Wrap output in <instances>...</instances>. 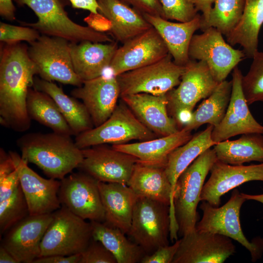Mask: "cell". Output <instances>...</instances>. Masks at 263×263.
<instances>
[{"mask_svg":"<svg viewBox=\"0 0 263 263\" xmlns=\"http://www.w3.org/2000/svg\"><path fill=\"white\" fill-rule=\"evenodd\" d=\"M5 44L0 50V123L23 132L31 125L27 97L38 72L26 45L19 42Z\"/></svg>","mask_w":263,"mask_h":263,"instance_id":"1","label":"cell"},{"mask_svg":"<svg viewBox=\"0 0 263 263\" xmlns=\"http://www.w3.org/2000/svg\"><path fill=\"white\" fill-rule=\"evenodd\" d=\"M17 144L21 158L37 166L50 178L62 179L83 160L81 149L70 136L54 132L26 134L18 139Z\"/></svg>","mask_w":263,"mask_h":263,"instance_id":"2","label":"cell"},{"mask_svg":"<svg viewBox=\"0 0 263 263\" xmlns=\"http://www.w3.org/2000/svg\"><path fill=\"white\" fill-rule=\"evenodd\" d=\"M217 160L214 149L209 148L195 159L178 178L170 217L171 241L195 229L198 218L197 207L201 201L202 188L207 175Z\"/></svg>","mask_w":263,"mask_h":263,"instance_id":"3","label":"cell"},{"mask_svg":"<svg viewBox=\"0 0 263 263\" xmlns=\"http://www.w3.org/2000/svg\"><path fill=\"white\" fill-rule=\"evenodd\" d=\"M19 5H26L35 13L37 22L24 23L42 35L64 38L70 42H113L106 33L89 26L77 24L68 17L59 0H14Z\"/></svg>","mask_w":263,"mask_h":263,"instance_id":"4","label":"cell"},{"mask_svg":"<svg viewBox=\"0 0 263 263\" xmlns=\"http://www.w3.org/2000/svg\"><path fill=\"white\" fill-rule=\"evenodd\" d=\"M92 239L91 222H87L61 207L53 212L40 244V257L81 254Z\"/></svg>","mask_w":263,"mask_h":263,"instance_id":"5","label":"cell"},{"mask_svg":"<svg viewBox=\"0 0 263 263\" xmlns=\"http://www.w3.org/2000/svg\"><path fill=\"white\" fill-rule=\"evenodd\" d=\"M246 200L235 189L228 201L221 207L203 201L200 206L203 217L196 225L199 231L218 234L233 239L247 249L252 262L260 259L263 253V239L249 241L244 235L240 223L241 207Z\"/></svg>","mask_w":263,"mask_h":263,"instance_id":"6","label":"cell"},{"mask_svg":"<svg viewBox=\"0 0 263 263\" xmlns=\"http://www.w3.org/2000/svg\"><path fill=\"white\" fill-rule=\"evenodd\" d=\"M157 136L123 102L116 105L103 123L76 135L75 141L77 147L82 150L105 144H125L132 140L147 141Z\"/></svg>","mask_w":263,"mask_h":263,"instance_id":"7","label":"cell"},{"mask_svg":"<svg viewBox=\"0 0 263 263\" xmlns=\"http://www.w3.org/2000/svg\"><path fill=\"white\" fill-rule=\"evenodd\" d=\"M170 227L169 205L138 197L128 235L145 255L153 253L161 246L169 245Z\"/></svg>","mask_w":263,"mask_h":263,"instance_id":"8","label":"cell"},{"mask_svg":"<svg viewBox=\"0 0 263 263\" xmlns=\"http://www.w3.org/2000/svg\"><path fill=\"white\" fill-rule=\"evenodd\" d=\"M70 43L64 38L43 35L30 43L28 54L41 79L77 87L82 85L74 70Z\"/></svg>","mask_w":263,"mask_h":263,"instance_id":"9","label":"cell"},{"mask_svg":"<svg viewBox=\"0 0 263 263\" xmlns=\"http://www.w3.org/2000/svg\"><path fill=\"white\" fill-rule=\"evenodd\" d=\"M185 70V66L176 64L169 54L158 61L115 76L120 96L138 93L162 95L179 85Z\"/></svg>","mask_w":263,"mask_h":263,"instance_id":"10","label":"cell"},{"mask_svg":"<svg viewBox=\"0 0 263 263\" xmlns=\"http://www.w3.org/2000/svg\"><path fill=\"white\" fill-rule=\"evenodd\" d=\"M202 31L191 38L188 48L189 59L205 61L214 78L220 83L225 80L245 55L243 50L234 49L226 43L216 28L210 27Z\"/></svg>","mask_w":263,"mask_h":263,"instance_id":"11","label":"cell"},{"mask_svg":"<svg viewBox=\"0 0 263 263\" xmlns=\"http://www.w3.org/2000/svg\"><path fill=\"white\" fill-rule=\"evenodd\" d=\"M218 83L204 61L190 60L177 87L168 93V110L174 119L182 112H193L196 104L209 96Z\"/></svg>","mask_w":263,"mask_h":263,"instance_id":"12","label":"cell"},{"mask_svg":"<svg viewBox=\"0 0 263 263\" xmlns=\"http://www.w3.org/2000/svg\"><path fill=\"white\" fill-rule=\"evenodd\" d=\"M60 182L58 197L61 206L84 220L105 221L97 180L81 171L65 177Z\"/></svg>","mask_w":263,"mask_h":263,"instance_id":"13","label":"cell"},{"mask_svg":"<svg viewBox=\"0 0 263 263\" xmlns=\"http://www.w3.org/2000/svg\"><path fill=\"white\" fill-rule=\"evenodd\" d=\"M78 168L98 181L128 185L137 159L130 154L99 145L81 150Z\"/></svg>","mask_w":263,"mask_h":263,"instance_id":"14","label":"cell"},{"mask_svg":"<svg viewBox=\"0 0 263 263\" xmlns=\"http://www.w3.org/2000/svg\"><path fill=\"white\" fill-rule=\"evenodd\" d=\"M169 54L163 39L152 26L118 48L109 68L117 76L158 61Z\"/></svg>","mask_w":263,"mask_h":263,"instance_id":"15","label":"cell"},{"mask_svg":"<svg viewBox=\"0 0 263 263\" xmlns=\"http://www.w3.org/2000/svg\"><path fill=\"white\" fill-rule=\"evenodd\" d=\"M243 76L238 66L233 70L231 94L227 110L221 122L213 127L211 133L212 139L216 144L237 135L263 134V125L253 117L245 98Z\"/></svg>","mask_w":263,"mask_h":263,"instance_id":"16","label":"cell"},{"mask_svg":"<svg viewBox=\"0 0 263 263\" xmlns=\"http://www.w3.org/2000/svg\"><path fill=\"white\" fill-rule=\"evenodd\" d=\"M235 252L231 238L195 228L180 239L172 263H222Z\"/></svg>","mask_w":263,"mask_h":263,"instance_id":"17","label":"cell"},{"mask_svg":"<svg viewBox=\"0 0 263 263\" xmlns=\"http://www.w3.org/2000/svg\"><path fill=\"white\" fill-rule=\"evenodd\" d=\"M53 218V213L28 215L4 234L1 245L19 263H33L40 257V244Z\"/></svg>","mask_w":263,"mask_h":263,"instance_id":"18","label":"cell"},{"mask_svg":"<svg viewBox=\"0 0 263 263\" xmlns=\"http://www.w3.org/2000/svg\"><path fill=\"white\" fill-rule=\"evenodd\" d=\"M210 171V177L202 188L201 200L215 207H219L221 197L230 190L249 181L263 182V163L232 165L217 160Z\"/></svg>","mask_w":263,"mask_h":263,"instance_id":"19","label":"cell"},{"mask_svg":"<svg viewBox=\"0 0 263 263\" xmlns=\"http://www.w3.org/2000/svg\"><path fill=\"white\" fill-rule=\"evenodd\" d=\"M71 95L82 100L93 125L103 123L114 110L120 96L119 85L115 76L103 75L83 81L81 86L72 91Z\"/></svg>","mask_w":263,"mask_h":263,"instance_id":"20","label":"cell"},{"mask_svg":"<svg viewBox=\"0 0 263 263\" xmlns=\"http://www.w3.org/2000/svg\"><path fill=\"white\" fill-rule=\"evenodd\" d=\"M120 96L139 121L157 136H168L180 130L169 114L166 94L138 93Z\"/></svg>","mask_w":263,"mask_h":263,"instance_id":"21","label":"cell"},{"mask_svg":"<svg viewBox=\"0 0 263 263\" xmlns=\"http://www.w3.org/2000/svg\"><path fill=\"white\" fill-rule=\"evenodd\" d=\"M27 164L21 158L18 168L20 184L28 204L29 214L53 213L61 207L58 197L60 181L42 177L30 169Z\"/></svg>","mask_w":263,"mask_h":263,"instance_id":"22","label":"cell"},{"mask_svg":"<svg viewBox=\"0 0 263 263\" xmlns=\"http://www.w3.org/2000/svg\"><path fill=\"white\" fill-rule=\"evenodd\" d=\"M142 15L157 30L173 61L179 65L185 66L190 60L188 56L189 46L195 32L200 29L201 15L198 14L188 22H175L160 16Z\"/></svg>","mask_w":263,"mask_h":263,"instance_id":"23","label":"cell"},{"mask_svg":"<svg viewBox=\"0 0 263 263\" xmlns=\"http://www.w3.org/2000/svg\"><path fill=\"white\" fill-rule=\"evenodd\" d=\"M106 224L129 232L134 206L138 196L127 185L98 182Z\"/></svg>","mask_w":263,"mask_h":263,"instance_id":"24","label":"cell"},{"mask_svg":"<svg viewBox=\"0 0 263 263\" xmlns=\"http://www.w3.org/2000/svg\"><path fill=\"white\" fill-rule=\"evenodd\" d=\"M116 42L108 43L84 41L70 42V49L74 70L83 81L103 75L109 68L118 48Z\"/></svg>","mask_w":263,"mask_h":263,"instance_id":"25","label":"cell"},{"mask_svg":"<svg viewBox=\"0 0 263 263\" xmlns=\"http://www.w3.org/2000/svg\"><path fill=\"white\" fill-rule=\"evenodd\" d=\"M97 3L98 12L111 22L109 32L122 43L152 27L142 13L120 0H97Z\"/></svg>","mask_w":263,"mask_h":263,"instance_id":"26","label":"cell"},{"mask_svg":"<svg viewBox=\"0 0 263 263\" xmlns=\"http://www.w3.org/2000/svg\"><path fill=\"white\" fill-rule=\"evenodd\" d=\"M191 132L182 129L168 136L134 143L113 145L112 147L135 157L143 163L165 168L169 154L192 138Z\"/></svg>","mask_w":263,"mask_h":263,"instance_id":"27","label":"cell"},{"mask_svg":"<svg viewBox=\"0 0 263 263\" xmlns=\"http://www.w3.org/2000/svg\"><path fill=\"white\" fill-rule=\"evenodd\" d=\"M138 196L169 206L172 203L171 184L165 168L143 163L137 160L128 185Z\"/></svg>","mask_w":263,"mask_h":263,"instance_id":"28","label":"cell"},{"mask_svg":"<svg viewBox=\"0 0 263 263\" xmlns=\"http://www.w3.org/2000/svg\"><path fill=\"white\" fill-rule=\"evenodd\" d=\"M263 24V0H245L238 23L226 36L231 46L240 45L245 57L252 58L258 47L259 34Z\"/></svg>","mask_w":263,"mask_h":263,"instance_id":"29","label":"cell"},{"mask_svg":"<svg viewBox=\"0 0 263 263\" xmlns=\"http://www.w3.org/2000/svg\"><path fill=\"white\" fill-rule=\"evenodd\" d=\"M34 88L45 93L55 102L74 134L93 128V123L85 105L65 94L55 83L37 77L34 78Z\"/></svg>","mask_w":263,"mask_h":263,"instance_id":"30","label":"cell"},{"mask_svg":"<svg viewBox=\"0 0 263 263\" xmlns=\"http://www.w3.org/2000/svg\"><path fill=\"white\" fill-rule=\"evenodd\" d=\"M213 129V126L209 125L205 130L193 135L186 143L174 150L168 157L165 169L172 190L170 215L172 213L175 186L179 176L201 154L216 144L211 138Z\"/></svg>","mask_w":263,"mask_h":263,"instance_id":"31","label":"cell"},{"mask_svg":"<svg viewBox=\"0 0 263 263\" xmlns=\"http://www.w3.org/2000/svg\"><path fill=\"white\" fill-rule=\"evenodd\" d=\"M213 149L217 160L232 165L257 161L263 163V134H242L234 140H226L215 144Z\"/></svg>","mask_w":263,"mask_h":263,"instance_id":"32","label":"cell"},{"mask_svg":"<svg viewBox=\"0 0 263 263\" xmlns=\"http://www.w3.org/2000/svg\"><path fill=\"white\" fill-rule=\"evenodd\" d=\"M90 222L92 238L100 242L113 254L117 263H140L144 252L121 230L104 222Z\"/></svg>","mask_w":263,"mask_h":263,"instance_id":"33","label":"cell"},{"mask_svg":"<svg viewBox=\"0 0 263 263\" xmlns=\"http://www.w3.org/2000/svg\"><path fill=\"white\" fill-rule=\"evenodd\" d=\"M231 90V80H225L220 82L211 94L193 112L190 122L182 129L191 132L205 124L213 127L218 125L225 114Z\"/></svg>","mask_w":263,"mask_h":263,"instance_id":"34","label":"cell"},{"mask_svg":"<svg viewBox=\"0 0 263 263\" xmlns=\"http://www.w3.org/2000/svg\"><path fill=\"white\" fill-rule=\"evenodd\" d=\"M26 106L31 119L48 127L54 132L69 136L74 135L54 100L45 93L30 88Z\"/></svg>","mask_w":263,"mask_h":263,"instance_id":"35","label":"cell"},{"mask_svg":"<svg viewBox=\"0 0 263 263\" xmlns=\"http://www.w3.org/2000/svg\"><path fill=\"white\" fill-rule=\"evenodd\" d=\"M244 2L245 0H215L208 21L200 29L213 27L226 36L240 20Z\"/></svg>","mask_w":263,"mask_h":263,"instance_id":"36","label":"cell"},{"mask_svg":"<svg viewBox=\"0 0 263 263\" xmlns=\"http://www.w3.org/2000/svg\"><path fill=\"white\" fill-rule=\"evenodd\" d=\"M29 210L20 184L8 199L0 202V235L29 215Z\"/></svg>","mask_w":263,"mask_h":263,"instance_id":"37","label":"cell"},{"mask_svg":"<svg viewBox=\"0 0 263 263\" xmlns=\"http://www.w3.org/2000/svg\"><path fill=\"white\" fill-rule=\"evenodd\" d=\"M249 69L242 78L243 92L249 105L263 102V52L254 54Z\"/></svg>","mask_w":263,"mask_h":263,"instance_id":"38","label":"cell"},{"mask_svg":"<svg viewBox=\"0 0 263 263\" xmlns=\"http://www.w3.org/2000/svg\"><path fill=\"white\" fill-rule=\"evenodd\" d=\"M164 18L179 22H188L198 14L192 0H159Z\"/></svg>","mask_w":263,"mask_h":263,"instance_id":"39","label":"cell"},{"mask_svg":"<svg viewBox=\"0 0 263 263\" xmlns=\"http://www.w3.org/2000/svg\"><path fill=\"white\" fill-rule=\"evenodd\" d=\"M40 36L39 33L33 28L0 22V40L2 42L11 43L24 40L30 43Z\"/></svg>","mask_w":263,"mask_h":263,"instance_id":"40","label":"cell"},{"mask_svg":"<svg viewBox=\"0 0 263 263\" xmlns=\"http://www.w3.org/2000/svg\"><path fill=\"white\" fill-rule=\"evenodd\" d=\"M79 263H117L113 254L99 241L93 238L81 254Z\"/></svg>","mask_w":263,"mask_h":263,"instance_id":"41","label":"cell"},{"mask_svg":"<svg viewBox=\"0 0 263 263\" xmlns=\"http://www.w3.org/2000/svg\"><path fill=\"white\" fill-rule=\"evenodd\" d=\"M180 244V239L177 240L171 245H165L159 247L153 253L145 255L141 263H172Z\"/></svg>","mask_w":263,"mask_h":263,"instance_id":"42","label":"cell"},{"mask_svg":"<svg viewBox=\"0 0 263 263\" xmlns=\"http://www.w3.org/2000/svg\"><path fill=\"white\" fill-rule=\"evenodd\" d=\"M142 14L158 16L164 18L161 4L159 0H120Z\"/></svg>","mask_w":263,"mask_h":263,"instance_id":"43","label":"cell"},{"mask_svg":"<svg viewBox=\"0 0 263 263\" xmlns=\"http://www.w3.org/2000/svg\"><path fill=\"white\" fill-rule=\"evenodd\" d=\"M19 164L14 171L0 181V202L9 198L20 185Z\"/></svg>","mask_w":263,"mask_h":263,"instance_id":"44","label":"cell"},{"mask_svg":"<svg viewBox=\"0 0 263 263\" xmlns=\"http://www.w3.org/2000/svg\"><path fill=\"white\" fill-rule=\"evenodd\" d=\"M84 20L88 26L93 30L102 33L110 32L112 28L111 21L99 13L90 14L84 18Z\"/></svg>","mask_w":263,"mask_h":263,"instance_id":"45","label":"cell"},{"mask_svg":"<svg viewBox=\"0 0 263 263\" xmlns=\"http://www.w3.org/2000/svg\"><path fill=\"white\" fill-rule=\"evenodd\" d=\"M80 259L81 254L70 256L54 255L40 257L33 263H79Z\"/></svg>","mask_w":263,"mask_h":263,"instance_id":"46","label":"cell"},{"mask_svg":"<svg viewBox=\"0 0 263 263\" xmlns=\"http://www.w3.org/2000/svg\"><path fill=\"white\" fill-rule=\"evenodd\" d=\"M195 8L202 13L200 28L208 21L215 0H192Z\"/></svg>","mask_w":263,"mask_h":263,"instance_id":"47","label":"cell"},{"mask_svg":"<svg viewBox=\"0 0 263 263\" xmlns=\"http://www.w3.org/2000/svg\"><path fill=\"white\" fill-rule=\"evenodd\" d=\"M16 8L12 0H0V15L3 18L9 20L15 19Z\"/></svg>","mask_w":263,"mask_h":263,"instance_id":"48","label":"cell"},{"mask_svg":"<svg viewBox=\"0 0 263 263\" xmlns=\"http://www.w3.org/2000/svg\"><path fill=\"white\" fill-rule=\"evenodd\" d=\"M75 8L89 11L90 12L98 13L97 0H69Z\"/></svg>","mask_w":263,"mask_h":263,"instance_id":"49","label":"cell"},{"mask_svg":"<svg viewBox=\"0 0 263 263\" xmlns=\"http://www.w3.org/2000/svg\"><path fill=\"white\" fill-rule=\"evenodd\" d=\"M0 263H19L15 257L4 247L0 246Z\"/></svg>","mask_w":263,"mask_h":263,"instance_id":"50","label":"cell"},{"mask_svg":"<svg viewBox=\"0 0 263 263\" xmlns=\"http://www.w3.org/2000/svg\"><path fill=\"white\" fill-rule=\"evenodd\" d=\"M241 194L246 200H253L263 204V194L252 195L241 193Z\"/></svg>","mask_w":263,"mask_h":263,"instance_id":"51","label":"cell"}]
</instances>
